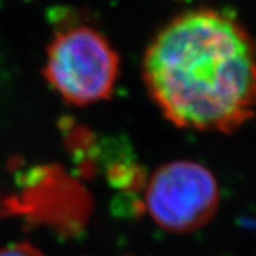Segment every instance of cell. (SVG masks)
<instances>
[{
	"label": "cell",
	"mask_w": 256,
	"mask_h": 256,
	"mask_svg": "<svg viewBox=\"0 0 256 256\" xmlns=\"http://www.w3.org/2000/svg\"><path fill=\"white\" fill-rule=\"evenodd\" d=\"M142 77L178 128L228 134L255 114V42L222 12L191 10L172 18L146 48Z\"/></svg>",
	"instance_id": "6da1fadb"
},
{
	"label": "cell",
	"mask_w": 256,
	"mask_h": 256,
	"mask_svg": "<svg viewBox=\"0 0 256 256\" xmlns=\"http://www.w3.org/2000/svg\"><path fill=\"white\" fill-rule=\"evenodd\" d=\"M118 74L116 48L87 24L60 28L47 46L43 76L70 106L86 107L110 98Z\"/></svg>",
	"instance_id": "7a4b0ae2"
},
{
	"label": "cell",
	"mask_w": 256,
	"mask_h": 256,
	"mask_svg": "<svg viewBox=\"0 0 256 256\" xmlns=\"http://www.w3.org/2000/svg\"><path fill=\"white\" fill-rule=\"evenodd\" d=\"M220 205V186L208 168L192 161L158 166L144 188V208L158 226L190 234L206 225Z\"/></svg>",
	"instance_id": "3957f363"
},
{
	"label": "cell",
	"mask_w": 256,
	"mask_h": 256,
	"mask_svg": "<svg viewBox=\"0 0 256 256\" xmlns=\"http://www.w3.org/2000/svg\"><path fill=\"white\" fill-rule=\"evenodd\" d=\"M0 256H44L43 252L30 242L10 244L0 249Z\"/></svg>",
	"instance_id": "277c9868"
}]
</instances>
